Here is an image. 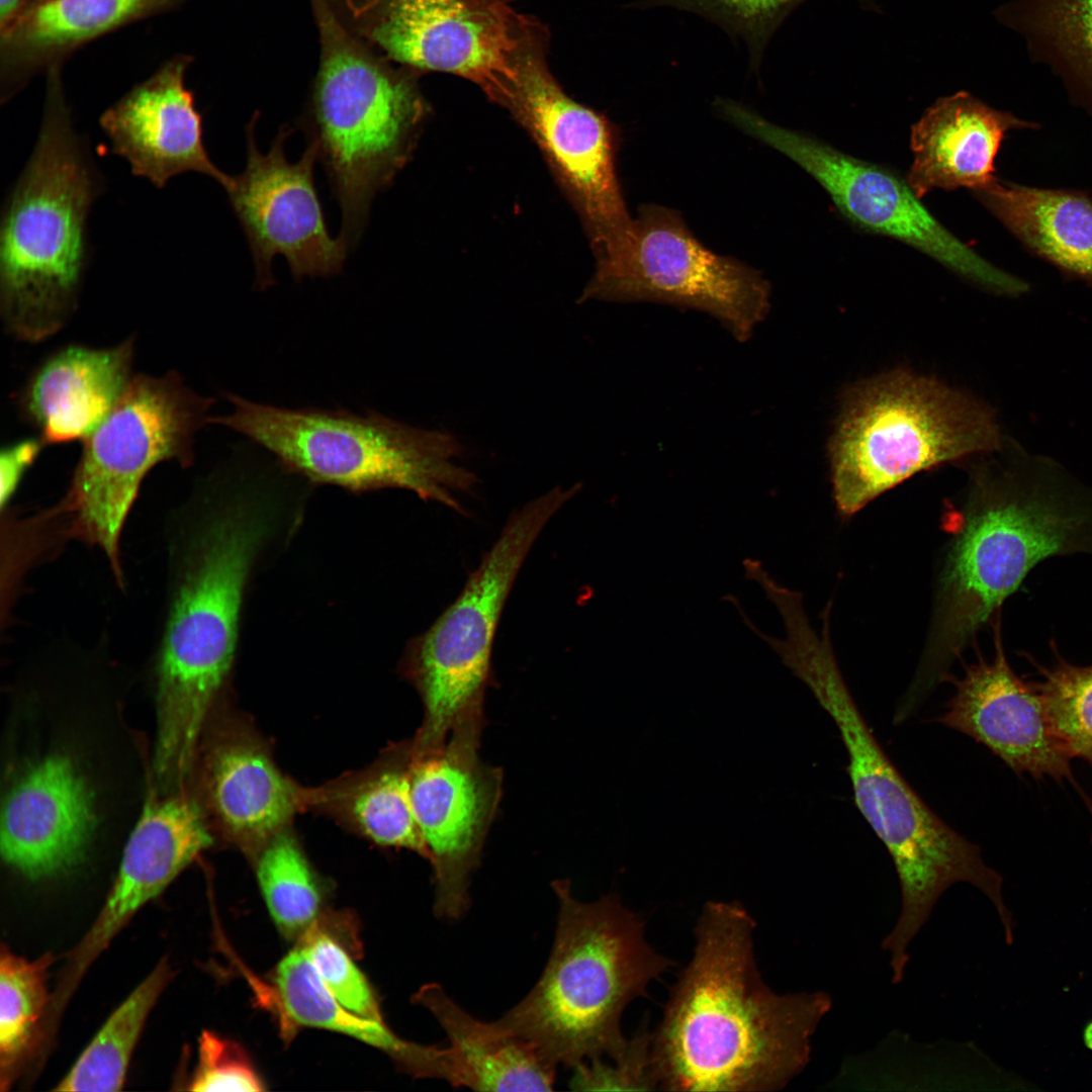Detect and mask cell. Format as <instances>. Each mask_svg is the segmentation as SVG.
<instances>
[{
	"label": "cell",
	"mask_w": 1092,
	"mask_h": 1092,
	"mask_svg": "<svg viewBox=\"0 0 1092 1092\" xmlns=\"http://www.w3.org/2000/svg\"><path fill=\"white\" fill-rule=\"evenodd\" d=\"M95 824L93 800L74 763L53 754L29 767L1 815V853L23 876L42 879L83 858Z\"/></svg>",
	"instance_id": "obj_21"
},
{
	"label": "cell",
	"mask_w": 1092,
	"mask_h": 1092,
	"mask_svg": "<svg viewBox=\"0 0 1092 1092\" xmlns=\"http://www.w3.org/2000/svg\"><path fill=\"white\" fill-rule=\"evenodd\" d=\"M1029 125L965 91L939 98L911 128L906 181L920 199L935 188L980 189L995 177L1005 133Z\"/></svg>",
	"instance_id": "obj_23"
},
{
	"label": "cell",
	"mask_w": 1092,
	"mask_h": 1092,
	"mask_svg": "<svg viewBox=\"0 0 1092 1092\" xmlns=\"http://www.w3.org/2000/svg\"><path fill=\"white\" fill-rule=\"evenodd\" d=\"M23 2L24 0H0V29L13 19Z\"/></svg>",
	"instance_id": "obj_40"
},
{
	"label": "cell",
	"mask_w": 1092,
	"mask_h": 1092,
	"mask_svg": "<svg viewBox=\"0 0 1092 1092\" xmlns=\"http://www.w3.org/2000/svg\"><path fill=\"white\" fill-rule=\"evenodd\" d=\"M755 928L738 901L703 906L691 961L652 1030L660 1090L772 1092L808 1066L832 998L772 991L757 969Z\"/></svg>",
	"instance_id": "obj_1"
},
{
	"label": "cell",
	"mask_w": 1092,
	"mask_h": 1092,
	"mask_svg": "<svg viewBox=\"0 0 1092 1092\" xmlns=\"http://www.w3.org/2000/svg\"><path fill=\"white\" fill-rule=\"evenodd\" d=\"M257 117L245 128V168L225 189L251 251L257 288L276 283L271 268L279 255L295 281L339 274L349 249L328 230L314 184L315 148L307 143L300 159L289 162L285 143L293 129L284 124L262 153L255 139Z\"/></svg>",
	"instance_id": "obj_16"
},
{
	"label": "cell",
	"mask_w": 1092,
	"mask_h": 1092,
	"mask_svg": "<svg viewBox=\"0 0 1092 1092\" xmlns=\"http://www.w3.org/2000/svg\"><path fill=\"white\" fill-rule=\"evenodd\" d=\"M211 843L196 805L182 797L149 803L124 848L105 904L69 956L56 998L66 1003L116 934Z\"/></svg>",
	"instance_id": "obj_20"
},
{
	"label": "cell",
	"mask_w": 1092,
	"mask_h": 1092,
	"mask_svg": "<svg viewBox=\"0 0 1092 1092\" xmlns=\"http://www.w3.org/2000/svg\"><path fill=\"white\" fill-rule=\"evenodd\" d=\"M580 301L653 300L717 316L739 341L769 307L768 282L755 269L707 249L673 209L645 204L617 239L595 254Z\"/></svg>",
	"instance_id": "obj_13"
},
{
	"label": "cell",
	"mask_w": 1092,
	"mask_h": 1092,
	"mask_svg": "<svg viewBox=\"0 0 1092 1092\" xmlns=\"http://www.w3.org/2000/svg\"><path fill=\"white\" fill-rule=\"evenodd\" d=\"M57 73L0 219L1 317L9 335L28 343L58 333L77 309L91 259L89 215L105 189Z\"/></svg>",
	"instance_id": "obj_4"
},
{
	"label": "cell",
	"mask_w": 1092,
	"mask_h": 1092,
	"mask_svg": "<svg viewBox=\"0 0 1092 1092\" xmlns=\"http://www.w3.org/2000/svg\"><path fill=\"white\" fill-rule=\"evenodd\" d=\"M1036 666L1054 729L1072 757L1092 764V665H1074L1057 654L1052 667Z\"/></svg>",
	"instance_id": "obj_35"
},
{
	"label": "cell",
	"mask_w": 1092,
	"mask_h": 1092,
	"mask_svg": "<svg viewBox=\"0 0 1092 1092\" xmlns=\"http://www.w3.org/2000/svg\"><path fill=\"white\" fill-rule=\"evenodd\" d=\"M207 790L219 823L236 841H268L294 815L295 788L271 758L249 741L215 748L207 767Z\"/></svg>",
	"instance_id": "obj_27"
},
{
	"label": "cell",
	"mask_w": 1092,
	"mask_h": 1092,
	"mask_svg": "<svg viewBox=\"0 0 1092 1092\" xmlns=\"http://www.w3.org/2000/svg\"><path fill=\"white\" fill-rule=\"evenodd\" d=\"M807 0H638L637 9L671 8L694 13L721 27L748 51L749 66L756 73L768 42L790 14ZM877 10L875 0H856Z\"/></svg>",
	"instance_id": "obj_33"
},
{
	"label": "cell",
	"mask_w": 1092,
	"mask_h": 1092,
	"mask_svg": "<svg viewBox=\"0 0 1092 1092\" xmlns=\"http://www.w3.org/2000/svg\"><path fill=\"white\" fill-rule=\"evenodd\" d=\"M274 979L278 1001L292 1022L352 1036L387 1053L414 1076L445 1080V1048L404 1040L382 1020L363 1017L343 1006L329 991L302 945L280 961Z\"/></svg>",
	"instance_id": "obj_28"
},
{
	"label": "cell",
	"mask_w": 1092,
	"mask_h": 1092,
	"mask_svg": "<svg viewBox=\"0 0 1092 1092\" xmlns=\"http://www.w3.org/2000/svg\"><path fill=\"white\" fill-rule=\"evenodd\" d=\"M1083 1040L1085 1045L1092 1051V1020L1089 1021L1083 1030Z\"/></svg>",
	"instance_id": "obj_41"
},
{
	"label": "cell",
	"mask_w": 1092,
	"mask_h": 1092,
	"mask_svg": "<svg viewBox=\"0 0 1092 1092\" xmlns=\"http://www.w3.org/2000/svg\"><path fill=\"white\" fill-rule=\"evenodd\" d=\"M321 64L300 127L316 150L342 214L339 238L354 248L375 195L411 161L429 106L398 72L348 30L328 0H311Z\"/></svg>",
	"instance_id": "obj_7"
},
{
	"label": "cell",
	"mask_w": 1092,
	"mask_h": 1092,
	"mask_svg": "<svg viewBox=\"0 0 1092 1092\" xmlns=\"http://www.w3.org/2000/svg\"><path fill=\"white\" fill-rule=\"evenodd\" d=\"M187 1089L197 1092H255L264 1088L240 1045L204 1030L198 1039L197 1063Z\"/></svg>",
	"instance_id": "obj_38"
},
{
	"label": "cell",
	"mask_w": 1092,
	"mask_h": 1092,
	"mask_svg": "<svg viewBox=\"0 0 1092 1092\" xmlns=\"http://www.w3.org/2000/svg\"><path fill=\"white\" fill-rule=\"evenodd\" d=\"M1011 445L1006 464L979 477L941 576L935 617L959 639L999 613L1040 561L1092 554V486Z\"/></svg>",
	"instance_id": "obj_5"
},
{
	"label": "cell",
	"mask_w": 1092,
	"mask_h": 1092,
	"mask_svg": "<svg viewBox=\"0 0 1092 1092\" xmlns=\"http://www.w3.org/2000/svg\"><path fill=\"white\" fill-rule=\"evenodd\" d=\"M232 412L210 417L272 453L281 468L313 483L353 492L395 487L464 513L454 493L469 492L476 476L453 459V435L416 428L378 412L286 408L226 392Z\"/></svg>",
	"instance_id": "obj_8"
},
{
	"label": "cell",
	"mask_w": 1092,
	"mask_h": 1092,
	"mask_svg": "<svg viewBox=\"0 0 1092 1092\" xmlns=\"http://www.w3.org/2000/svg\"><path fill=\"white\" fill-rule=\"evenodd\" d=\"M411 763L382 771L354 797L352 814L362 831L384 846L406 848L430 859L411 795Z\"/></svg>",
	"instance_id": "obj_34"
},
{
	"label": "cell",
	"mask_w": 1092,
	"mask_h": 1092,
	"mask_svg": "<svg viewBox=\"0 0 1092 1092\" xmlns=\"http://www.w3.org/2000/svg\"><path fill=\"white\" fill-rule=\"evenodd\" d=\"M999 623L991 661L981 658L961 678L943 677L954 693L935 721L984 745L1018 776L1075 785L1073 757L1054 729L1037 684L1023 680L1010 667Z\"/></svg>",
	"instance_id": "obj_18"
},
{
	"label": "cell",
	"mask_w": 1092,
	"mask_h": 1092,
	"mask_svg": "<svg viewBox=\"0 0 1092 1092\" xmlns=\"http://www.w3.org/2000/svg\"><path fill=\"white\" fill-rule=\"evenodd\" d=\"M257 878L269 913L285 936H304L312 929L322 895L292 836L280 831L267 841L257 861Z\"/></svg>",
	"instance_id": "obj_32"
},
{
	"label": "cell",
	"mask_w": 1092,
	"mask_h": 1092,
	"mask_svg": "<svg viewBox=\"0 0 1092 1092\" xmlns=\"http://www.w3.org/2000/svg\"><path fill=\"white\" fill-rule=\"evenodd\" d=\"M215 399L174 371L133 375L119 401L85 440L64 497L48 513L65 519V535L97 547L123 587L121 536L142 483L158 464L190 467L198 432Z\"/></svg>",
	"instance_id": "obj_10"
},
{
	"label": "cell",
	"mask_w": 1092,
	"mask_h": 1092,
	"mask_svg": "<svg viewBox=\"0 0 1092 1092\" xmlns=\"http://www.w3.org/2000/svg\"><path fill=\"white\" fill-rule=\"evenodd\" d=\"M332 7L387 58L467 79L503 107L525 58L544 49L541 25L509 0H333Z\"/></svg>",
	"instance_id": "obj_12"
},
{
	"label": "cell",
	"mask_w": 1092,
	"mask_h": 1092,
	"mask_svg": "<svg viewBox=\"0 0 1092 1092\" xmlns=\"http://www.w3.org/2000/svg\"><path fill=\"white\" fill-rule=\"evenodd\" d=\"M415 1000L444 1029L446 1080L454 1087L478 1091H550L556 1068L537 1048L497 1020H479L455 1002L438 984L420 989Z\"/></svg>",
	"instance_id": "obj_25"
},
{
	"label": "cell",
	"mask_w": 1092,
	"mask_h": 1092,
	"mask_svg": "<svg viewBox=\"0 0 1092 1092\" xmlns=\"http://www.w3.org/2000/svg\"><path fill=\"white\" fill-rule=\"evenodd\" d=\"M573 1070L570 1084L578 1091L660 1090L652 1030L647 1024L614 1055L586 1060Z\"/></svg>",
	"instance_id": "obj_36"
},
{
	"label": "cell",
	"mask_w": 1092,
	"mask_h": 1092,
	"mask_svg": "<svg viewBox=\"0 0 1092 1092\" xmlns=\"http://www.w3.org/2000/svg\"><path fill=\"white\" fill-rule=\"evenodd\" d=\"M1030 57L1092 101V0H1012L995 11Z\"/></svg>",
	"instance_id": "obj_29"
},
{
	"label": "cell",
	"mask_w": 1092,
	"mask_h": 1092,
	"mask_svg": "<svg viewBox=\"0 0 1092 1092\" xmlns=\"http://www.w3.org/2000/svg\"><path fill=\"white\" fill-rule=\"evenodd\" d=\"M485 717L467 719L434 753L414 758L411 795L433 864L435 912L458 920L470 905L471 876L498 810L504 775L479 755Z\"/></svg>",
	"instance_id": "obj_15"
},
{
	"label": "cell",
	"mask_w": 1092,
	"mask_h": 1092,
	"mask_svg": "<svg viewBox=\"0 0 1092 1092\" xmlns=\"http://www.w3.org/2000/svg\"><path fill=\"white\" fill-rule=\"evenodd\" d=\"M1002 447L987 405L907 371L881 375L847 393L829 444L837 508L853 515L920 471Z\"/></svg>",
	"instance_id": "obj_9"
},
{
	"label": "cell",
	"mask_w": 1092,
	"mask_h": 1092,
	"mask_svg": "<svg viewBox=\"0 0 1092 1092\" xmlns=\"http://www.w3.org/2000/svg\"><path fill=\"white\" fill-rule=\"evenodd\" d=\"M185 0H43L22 7L1 29V102L38 70L123 24Z\"/></svg>",
	"instance_id": "obj_24"
},
{
	"label": "cell",
	"mask_w": 1092,
	"mask_h": 1092,
	"mask_svg": "<svg viewBox=\"0 0 1092 1092\" xmlns=\"http://www.w3.org/2000/svg\"><path fill=\"white\" fill-rule=\"evenodd\" d=\"M717 109L731 123L809 173L837 209L859 229L909 245L994 293L1015 296L1026 292L1024 281L992 265L941 224L907 181L892 170L775 124L730 99L720 100Z\"/></svg>",
	"instance_id": "obj_14"
},
{
	"label": "cell",
	"mask_w": 1092,
	"mask_h": 1092,
	"mask_svg": "<svg viewBox=\"0 0 1092 1092\" xmlns=\"http://www.w3.org/2000/svg\"><path fill=\"white\" fill-rule=\"evenodd\" d=\"M187 57H176L136 84L100 116L111 152L131 173L164 188L174 177L199 173L224 190L232 176L210 159L204 144L203 117L185 85Z\"/></svg>",
	"instance_id": "obj_19"
},
{
	"label": "cell",
	"mask_w": 1092,
	"mask_h": 1092,
	"mask_svg": "<svg viewBox=\"0 0 1092 1092\" xmlns=\"http://www.w3.org/2000/svg\"><path fill=\"white\" fill-rule=\"evenodd\" d=\"M303 937V948L334 997L358 1015L382 1020L368 981L344 948L322 931L311 929Z\"/></svg>",
	"instance_id": "obj_37"
},
{
	"label": "cell",
	"mask_w": 1092,
	"mask_h": 1092,
	"mask_svg": "<svg viewBox=\"0 0 1092 1092\" xmlns=\"http://www.w3.org/2000/svg\"><path fill=\"white\" fill-rule=\"evenodd\" d=\"M972 192L1036 255L1092 284V201L1086 195L996 177Z\"/></svg>",
	"instance_id": "obj_26"
},
{
	"label": "cell",
	"mask_w": 1092,
	"mask_h": 1092,
	"mask_svg": "<svg viewBox=\"0 0 1092 1092\" xmlns=\"http://www.w3.org/2000/svg\"><path fill=\"white\" fill-rule=\"evenodd\" d=\"M226 474L197 484L164 524L165 596L153 654L155 751L193 759L233 665L247 578L265 535L263 516Z\"/></svg>",
	"instance_id": "obj_2"
},
{
	"label": "cell",
	"mask_w": 1092,
	"mask_h": 1092,
	"mask_svg": "<svg viewBox=\"0 0 1092 1092\" xmlns=\"http://www.w3.org/2000/svg\"><path fill=\"white\" fill-rule=\"evenodd\" d=\"M578 489L577 484L556 486L516 511L459 596L408 646L405 671L424 705L412 746L416 757L441 749L459 723L484 716L493 642L507 599L540 533Z\"/></svg>",
	"instance_id": "obj_11"
},
{
	"label": "cell",
	"mask_w": 1092,
	"mask_h": 1092,
	"mask_svg": "<svg viewBox=\"0 0 1092 1092\" xmlns=\"http://www.w3.org/2000/svg\"><path fill=\"white\" fill-rule=\"evenodd\" d=\"M782 662L813 693L831 717L845 747L854 803L893 860L901 891L899 916L882 941L894 959L909 956L942 894L958 883L980 890L1000 919L1010 912L1003 879L987 866L980 847L953 830L919 797L875 737L837 664L829 625L795 632Z\"/></svg>",
	"instance_id": "obj_3"
},
{
	"label": "cell",
	"mask_w": 1092,
	"mask_h": 1092,
	"mask_svg": "<svg viewBox=\"0 0 1092 1092\" xmlns=\"http://www.w3.org/2000/svg\"><path fill=\"white\" fill-rule=\"evenodd\" d=\"M43 447L42 441L37 437L15 442L1 450L0 502L2 510L8 508L21 479L33 465Z\"/></svg>",
	"instance_id": "obj_39"
},
{
	"label": "cell",
	"mask_w": 1092,
	"mask_h": 1092,
	"mask_svg": "<svg viewBox=\"0 0 1092 1092\" xmlns=\"http://www.w3.org/2000/svg\"><path fill=\"white\" fill-rule=\"evenodd\" d=\"M172 976L171 965L162 960L110 1014L54 1090H121L146 1021Z\"/></svg>",
	"instance_id": "obj_30"
},
{
	"label": "cell",
	"mask_w": 1092,
	"mask_h": 1092,
	"mask_svg": "<svg viewBox=\"0 0 1092 1092\" xmlns=\"http://www.w3.org/2000/svg\"><path fill=\"white\" fill-rule=\"evenodd\" d=\"M134 342L66 346L34 369L17 404L44 446L85 441L103 423L133 377Z\"/></svg>",
	"instance_id": "obj_22"
},
{
	"label": "cell",
	"mask_w": 1092,
	"mask_h": 1092,
	"mask_svg": "<svg viewBox=\"0 0 1092 1092\" xmlns=\"http://www.w3.org/2000/svg\"><path fill=\"white\" fill-rule=\"evenodd\" d=\"M54 957L33 961L2 946L0 953V1088L8 1090L43 1035L53 995L48 979Z\"/></svg>",
	"instance_id": "obj_31"
},
{
	"label": "cell",
	"mask_w": 1092,
	"mask_h": 1092,
	"mask_svg": "<svg viewBox=\"0 0 1092 1092\" xmlns=\"http://www.w3.org/2000/svg\"><path fill=\"white\" fill-rule=\"evenodd\" d=\"M40 1H43V0H24V2H23V4H22V6L20 7V9H21L22 7H25V6H28V5H31V4H34V3L40 2ZM20 9H19V10H20ZM16 14H17V13H16Z\"/></svg>",
	"instance_id": "obj_42"
},
{
	"label": "cell",
	"mask_w": 1092,
	"mask_h": 1092,
	"mask_svg": "<svg viewBox=\"0 0 1092 1092\" xmlns=\"http://www.w3.org/2000/svg\"><path fill=\"white\" fill-rule=\"evenodd\" d=\"M507 108L531 135L580 217L594 253L630 225L616 172V133L603 114L570 98L543 50L523 61Z\"/></svg>",
	"instance_id": "obj_17"
},
{
	"label": "cell",
	"mask_w": 1092,
	"mask_h": 1092,
	"mask_svg": "<svg viewBox=\"0 0 1092 1092\" xmlns=\"http://www.w3.org/2000/svg\"><path fill=\"white\" fill-rule=\"evenodd\" d=\"M551 886L558 917L549 960L528 995L497 1021L555 1066L573 1069L624 1045L625 1008L672 962L649 944L644 921L617 895L585 903L568 880Z\"/></svg>",
	"instance_id": "obj_6"
}]
</instances>
